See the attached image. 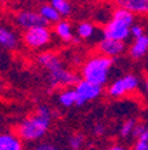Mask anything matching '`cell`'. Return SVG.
<instances>
[{
    "instance_id": "obj_1",
    "label": "cell",
    "mask_w": 148,
    "mask_h": 150,
    "mask_svg": "<svg viewBox=\"0 0 148 150\" xmlns=\"http://www.w3.org/2000/svg\"><path fill=\"white\" fill-rule=\"evenodd\" d=\"M51 121H52V112L49 107L46 105L39 106L34 115L28 117L19 125L18 137L25 142H35L41 139L48 133Z\"/></svg>"
},
{
    "instance_id": "obj_2",
    "label": "cell",
    "mask_w": 148,
    "mask_h": 150,
    "mask_svg": "<svg viewBox=\"0 0 148 150\" xmlns=\"http://www.w3.org/2000/svg\"><path fill=\"white\" fill-rule=\"evenodd\" d=\"M112 66H114V58L105 55L93 56L84 63L83 69H81L83 79L103 87L108 82V76H109Z\"/></svg>"
},
{
    "instance_id": "obj_3",
    "label": "cell",
    "mask_w": 148,
    "mask_h": 150,
    "mask_svg": "<svg viewBox=\"0 0 148 150\" xmlns=\"http://www.w3.org/2000/svg\"><path fill=\"white\" fill-rule=\"evenodd\" d=\"M51 30L48 25H36L27 28L24 32V43L31 50H39L51 42Z\"/></svg>"
},
{
    "instance_id": "obj_4",
    "label": "cell",
    "mask_w": 148,
    "mask_h": 150,
    "mask_svg": "<svg viewBox=\"0 0 148 150\" xmlns=\"http://www.w3.org/2000/svg\"><path fill=\"white\" fill-rule=\"evenodd\" d=\"M75 94H76V100H75V105L76 106H83L87 102H91V100L96 99L102 95V86L95 84L92 82H88L86 79H79L76 84H75Z\"/></svg>"
},
{
    "instance_id": "obj_5",
    "label": "cell",
    "mask_w": 148,
    "mask_h": 150,
    "mask_svg": "<svg viewBox=\"0 0 148 150\" xmlns=\"http://www.w3.org/2000/svg\"><path fill=\"white\" fill-rule=\"evenodd\" d=\"M140 81L139 76L135 74H127L121 78L116 79L114 83L108 87V94L112 98H120L124 97L127 94L135 91L136 88L139 87Z\"/></svg>"
},
{
    "instance_id": "obj_6",
    "label": "cell",
    "mask_w": 148,
    "mask_h": 150,
    "mask_svg": "<svg viewBox=\"0 0 148 150\" xmlns=\"http://www.w3.org/2000/svg\"><path fill=\"white\" fill-rule=\"evenodd\" d=\"M130 27L127 22L117 18H112L103 28V36L109 39H117V40H128L130 39Z\"/></svg>"
},
{
    "instance_id": "obj_7",
    "label": "cell",
    "mask_w": 148,
    "mask_h": 150,
    "mask_svg": "<svg viewBox=\"0 0 148 150\" xmlns=\"http://www.w3.org/2000/svg\"><path fill=\"white\" fill-rule=\"evenodd\" d=\"M48 82L52 87L59 86H75L79 82V76L75 72L63 67H59L56 70L48 71Z\"/></svg>"
},
{
    "instance_id": "obj_8",
    "label": "cell",
    "mask_w": 148,
    "mask_h": 150,
    "mask_svg": "<svg viewBox=\"0 0 148 150\" xmlns=\"http://www.w3.org/2000/svg\"><path fill=\"white\" fill-rule=\"evenodd\" d=\"M16 24L19 27L24 28H31L36 27V25H48L49 23L47 20H44V18L37 12V11H32V9H23L20 12H18L15 18Z\"/></svg>"
},
{
    "instance_id": "obj_9",
    "label": "cell",
    "mask_w": 148,
    "mask_h": 150,
    "mask_svg": "<svg viewBox=\"0 0 148 150\" xmlns=\"http://www.w3.org/2000/svg\"><path fill=\"white\" fill-rule=\"evenodd\" d=\"M99 51L102 52V55L109 56V58H116L120 56L126 52L127 44L123 40H117V39H109V38H103L99 42L97 46Z\"/></svg>"
},
{
    "instance_id": "obj_10",
    "label": "cell",
    "mask_w": 148,
    "mask_h": 150,
    "mask_svg": "<svg viewBox=\"0 0 148 150\" xmlns=\"http://www.w3.org/2000/svg\"><path fill=\"white\" fill-rule=\"evenodd\" d=\"M117 7L128 9L133 15H145L148 12V0H115Z\"/></svg>"
},
{
    "instance_id": "obj_11",
    "label": "cell",
    "mask_w": 148,
    "mask_h": 150,
    "mask_svg": "<svg viewBox=\"0 0 148 150\" xmlns=\"http://www.w3.org/2000/svg\"><path fill=\"white\" fill-rule=\"evenodd\" d=\"M0 46L6 50H16L19 47L18 34L4 25H0Z\"/></svg>"
},
{
    "instance_id": "obj_12",
    "label": "cell",
    "mask_w": 148,
    "mask_h": 150,
    "mask_svg": "<svg viewBox=\"0 0 148 150\" xmlns=\"http://www.w3.org/2000/svg\"><path fill=\"white\" fill-rule=\"evenodd\" d=\"M148 51V38L143 34L142 36L135 38L132 46L130 48V55L132 59H142L147 55Z\"/></svg>"
},
{
    "instance_id": "obj_13",
    "label": "cell",
    "mask_w": 148,
    "mask_h": 150,
    "mask_svg": "<svg viewBox=\"0 0 148 150\" xmlns=\"http://www.w3.org/2000/svg\"><path fill=\"white\" fill-rule=\"evenodd\" d=\"M55 34L63 42H72L75 38L74 28H72L71 23L68 20H64V19H60L59 22L55 23Z\"/></svg>"
},
{
    "instance_id": "obj_14",
    "label": "cell",
    "mask_w": 148,
    "mask_h": 150,
    "mask_svg": "<svg viewBox=\"0 0 148 150\" xmlns=\"http://www.w3.org/2000/svg\"><path fill=\"white\" fill-rule=\"evenodd\" d=\"M37 62L40 63L43 67H46L48 71L56 70L59 67H63V62L56 54L53 52H43L37 56Z\"/></svg>"
},
{
    "instance_id": "obj_15",
    "label": "cell",
    "mask_w": 148,
    "mask_h": 150,
    "mask_svg": "<svg viewBox=\"0 0 148 150\" xmlns=\"http://www.w3.org/2000/svg\"><path fill=\"white\" fill-rule=\"evenodd\" d=\"M37 12L40 13L44 18V20H47L48 23H56L62 19L60 13H59L51 4H43V6H40V8H39Z\"/></svg>"
},
{
    "instance_id": "obj_16",
    "label": "cell",
    "mask_w": 148,
    "mask_h": 150,
    "mask_svg": "<svg viewBox=\"0 0 148 150\" xmlns=\"http://www.w3.org/2000/svg\"><path fill=\"white\" fill-rule=\"evenodd\" d=\"M95 32H96L95 25L90 22H81L76 27L77 38H80V39H91V38L95 36Z\"/></svg>"
},
{
    "instance_id": "obj_17",
    "label": "cell",
    "mask_w": 148,
    "mask_h": 150,
    "mask_svg": "<svg viewBox=\"0 0 148 150\" xmlns=\"http://www.w3.org/2000/svg\"><path fill=\"white\" fill-rule=\"evenodd\" d=\"M1 137H3L4 150H23V142L18 135L1 134Z\"/></svg>"
},
{
    "instance_id": "obj_18",
    "label": "cell",
    "mask_w": 148,
    "mask_h": 150,
    "mask_svg": "<svg viewBox=\"0 0 148 150\" xmlns=\"http://www.w3.org/2000/svg\"><path fill=\"white\" fill-rule=\"evenodd\" d=\"M49 4L60 13L62 18H65V16L71 15L72 7H71V3H69L68 0H51Z\"/></svg>"
},
{
    "instance_id": "obj_19",
    "label": "cell",
    "mask_w": 148,
    "mask_h": 150,
    "mask_svg": "<svg viewBox=\"0 0 148 150\" xmlns=\"http://www.w3.org/2000/svg\"><path fill=\"white\" fill-rule=\"evenodd\" d=\"M76 100V94H75L74 88H68V90H63L59 95V103L63 107H71L75 105Z\"/></svg>"
},
{
    "instance_id": "obj_20",
    "label": "cell",
    "mask_w": 148,
    "mask_h": 150,
    "mask_svg": "<svg viewBox=\"0 0 148 150\" xmlns=\"http://www.w3.org/2000/svg\"><path fill=\"white\" fill-rule=\"evenodd\" d=\"M84 142H86V139L81 134H72L68 138V147H69V150H81Z\"/></svg>"
},
{
    "instance_id": "obj_21",
    "label": "cell",
    "mask_w": 148,
    "mask_h": 150,
    "mask_svg": "<svg viewBox=\"0 0 148 150\" xmlns=\"http://www.w3.org/2000/svg\"><path fill=\"white\" fill-rule=\"evenodd\" d=\"M136 125V119L135 118H130L127 121L123 122V125L120 126V135L123 138H128L132 134V130Z\"/></svg>"
},
{
    "instance_id": "obj_22",
    "label": "cell",
    "mask_w": 148,
    "mask_h": 150,
    "mask_svg": "<svg viewBox=\"0 0 148 150\" xmlns=\"http://www.w3.org/2000/svg\"><path fill=\"white\" fill-rule=\"evenodd\" d=\"M32 150H65V149H63L62 146H59L56 144H52V142H41V144H37Z\"/></svg>"
},
{
    "instance_id": "obj_23",
    "label": "cell",
    "mask_w": 148,
    "mask_h": 150,
    "mask_svg": "<svg viewBox=\"0 0 148 150\" xmlns=\"http://www.w3.org/2000/svg\"><path fill=\"white\" fill-rule=\"evenodd\" d=\"M144 131H148L147 125H145V123H137V122H136V125H135V127H133V130H132L131 137H133L136 139V138L139 137V135H142Z\"/></svg>"
},
{
    "instance_id": "obj_24",
    "label": "cell",
    "mask_w": 148,
    "mask_h": 150,
    "mask_svg": "<svg viewBox=\"0 0 148 150\" xmlns=\"http://www.w3.org/2000/svg\"><path fill=\"white\" fill-rule=\"evenodd\" d=\"M143 34H144V28H143V25L135 24V23H133V24L130 27V35L133 38V39H135V38L142 36Z\"/></svg>"
},
{
    "instance_id": "obj_25",
    "label": "cell",
    "mask_w": 148,
    "mask_h": 150,
    "mask_svg": "<svg viewBox=\"0 0 148 150\" xmlns=\"http://www.w3.org/2000/svg\"><path fill=\"white\" fill-rule=\"evenodd\" d=\"M92 133L95 135H103L105 133V125L104 123H102V122H97V123H95L93 125V127H92Z\"/></svg>"
},
{
    "instance_id": "obj_26",
    "label": "cell",
    "mask_w": 148,
    "mask_h": 150,
    "mask_svg": "<svg viewBox=\"0 0 148 150\" xmlns=\"http://www.w3.org/2000/svg\"><path fill=\"white\" fill-rule=\"evenodd\" d=\"M108 150H127L126 147H123V146H112V147H109Z\"/></svg>"
},
{
    "instance_id": "obj_27",
    "label": "cell",
    "mask_w": 148,
    "mask_h": 150,
    "mask_svg": "<svg viewBox=\"0 0 148 150\" xmlns=\"http://www.w3.org/2000/svg\"><path fill=\"white\" fill-rule=\"evenodd\" d=\"M0 150H4V145H3V137L0 134Z\"/></svg>"
}]
</instances>
